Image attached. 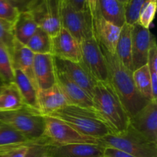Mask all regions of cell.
Wrapping results in <instances>:
<instances>
[{
  "label": "cell",
  "instance_id": "1",
  "mask_svg": "<svg viewBox=\"0 0 157 157\" xmlns=\"http://www.w3.org/2000/svg\"><path fill=\"white\" fill-rule=\"evenodd\" d=\"M100 46L107 64L109 84L130 118L139 112L149 101L143 98L136 90L133 79V71L126 67L115 54L112 55L101 44Z\"/></svg>",
  "mask_w": 157,
  "mask_h": 157
},
{
  "label": "cell",
  "instance_id": "2",
  "mask_svg": "<svg viewBox=\"0 0 157 157\" xmlns=\"http://www.w3.org/2000/svg\"><path fill=\"white\" fill-rule=\"evenodd\" d=\"M91 99L95 111L113 133L127 130L130 117L109 82H97Z\"/></svg>",
  "mask_w": 157,
  "mask_h": 157
},
{
  "label": "cell",
  "instance_id": "3",
  "mask_svg": "<svg viewBox=\"0 0 157 157\" xmlns=\"http://www.w3.org/2000/svg\"><path fill=\"white\" fill-rule=\"evenodd\" d=\"M45 116L61 120L81 134L97 140L113 133L94 109L67 104Z\"/></svg>",
  "mask_w": 157,
  "mask_h": 157
},
{
  "label": "cell",
  "instance_id": "4",
  "mask_svg": "<svg viewBox=\"0 0 157 157\" xmlns=\"http://www.w3.org/2000/svg\"><path fill=\"white\" fill-rule=\"evenodd\" d=\"M104 148H113L133 157H157V144L150 142L130 125L120 133H112L98 140Z\"/></svg>",
  "mask_w": 157,
  "mask_h": 157
},
{
  "label": "cell",
  "instance_id": "5",
  "mask_svg": "<svg viewBox=\"0 0 157 157\" xmlns=\"http://www.w3.org/2000/svg\"><path fill=\"white\" fill-rule=\"evenodd\" d=\"M0 122L12 127L32 141L42 139L44 118L38 111L24 107L19 110L0 112Z\"/></svg>",
  "mask_w": 157,
  "mask_h": 157
},
{
  "label": "cell",
  "instance_id": "6",
  "mask_svg": "<svg viewBox=\"0 0 157 157\" xmlns=\"http://www.w3.org/2000/svg\"><path fill=\"white\" fill-rule=\"evenodd\" d=\"M44 130L42 138L45 145L98 144V140L81 134L61 120L49 116H44Z\"/></svg>",
  "mask_w": 157,
  "mask_h": 157
},
{
  "label": "cell",
  "instance_id": "7",
  "mask_svg": "<svg viewBox=\"0 0 157 157\" xmlns=\"http://www.w3.org/2000/svg\"><path fill=\"white\" fill-rule=\"evenodd\" d=\"M80 44L81 52L80 63L97 82L108 83L107 64L94 32L84 38Z\"/></svg>",
  "mask_w": 157,
  "mask_h": 157
},
{
  "label": "cell",
  "instance_id": "8",
  "mask_svg": "<svg viewBox=\"0 0 157 157\" xmlns=\"http://www.w3.org/2000/svg\"><path fill=\"white\" fill-rule=\"evenodd\" d=\"M29 12L52 38L61 29V0H35Z\"/></svg>",
  "mask_w": 157,
  "mask_h": 157
},
{
  "label": "cell",
  "instance_id": "9",
  "mask_svg": "<svg viewBox=\"0 0 157 157\" xmlns=\"http://www.w3.org/2000/svg\"><path fill=\"white\" fill-rule=\"evenodd\" d=\"M61 25L79 42L94 34L92 17L88 9L78 11L61 0Z\"/></svg>",
  "mask_w": 157,
  "mask_h": 157
},
{
  "label": "cell",
  "instance_id": "10",
  "mask_svg": "<svg viewBox=\"0 0 157 157\" xmlns=\"http://www.w3.org/2000/svg\"><path fill=\"white\" fill-rule=\"evenodd\" d=\"M130 126L147 140L157 144V101H149L131 117Z\"/></svg>",
  "mask_w": 157,
  "mask_h": 157
},
{
  "label": "cell",
  "instance_id": "11",
  "mask_svg": "<svg viewBox=\"0 0 157 157\" xmlns=\"http://www.w3.org/2000/svg\"><path fill=\"white\" fill-rule=\"evenodd\" d=\"M155 40L150 29L136 23L132 28V69L133 71L147 63L148 52Z\"/></svg>",
  "mask_w": 157,
  "mask_h": 157
},
{
  "label": "cell",
  "instance_id": "12",
  "mask_svg": "<svg viewBox=\"0 0 157 157\" xmlns=\"http://www.w3.org/2000/svg\"><path fill=\"white\" fill-rule=\"evenodd\" d=\"M52 55L60 59L80 63L81 44L73 35L61 27L57 35L52 37Z\"/></svg>",
  "mask_w": 157,
  "mask_h": 157
},
{
  "label": "cell",
  "instance_id": "13",
  "mask_svg": "<svg viewBox=\"0 0 157 157\" xmlns=\"http://www.w3.org/2000/svg\"><path fill=\"white\" fill-rule=\"evenodd\" d=\"M54 61L56 69L63 72L69 79L84 89L90 97H92L97 81L81 63L60 59L55 56Z\"/></svg>",
  "mask_w": 157,
  "mask_h": 157
},
{
  "label": "cell",
  "instance_id": "14",
  "mask_svg": "<svg viewBox=\"0 0 157 157\" xmlns=\"http://www.w3.org/2000/svg\"><path fill=\"white\" fill-rule=\"evenodd\" d=\"M56 84L67 99L68 104L94 109L91 97L81 87L55 67Z\"/></svg>",
  "mask_w": 157,
  "mask_h": 157
},
{
  "label": "cell",
  "instance_id": "15",
  "mask_svg": "<svg viewBox=\"0 0 157 157\" xmlns=\"http://www.w3.org/2000/svg\"><path fill=\"white\" fill-rule=\"evenodd\" d=\"M33 73L38 90L47 89L55 85L56 84V75L53 55H35Z\"/></svg>",
  "mask_w": 157,
  "mask_h": 157
},
{
  "label": "cell",
  "instance_id": "16",
  "mask_svg": "<svg viewBox=\"0 0 157 157\" xmlns=\"http://www.w3.org/2000/svg\"><path fill=\"white\" fill-rule=\"evenodd\" d=\"M92 22L94 35L99 44L109 53L114 55L121 27L106 21L99 11L94 18H92Z\"/></svg>",
  "mask_w": 157,
  "mask_h": 157
},
{
  "label": "cell",
  "instance_id": "17",
  "mask_svg": "<svg viewBox=\"0 0 157 157\" xmlns=\"http://www.w3.org/2000/svg\"><path fill=\"white\" fill-rule=\"evenodd\" d=\"M50 157H102L104 148L98 144H74L47 145Z\"/></svg>",
  "mask_w": 157,
  "mask_h": 157
},
{
  "label": "cell",
  "instance_id": "18",
  "mask_svg": "<svg viewBox=\"0 0 157 157\" xmlns=\"http://www.w3.org/2000/svg\"><path fill=\"white\" fill-rule=\"evenodd\" d=\"M68 104L56 84L47 89L38 90V111L42 116L56 111Z\"/></svg>",
  "mask_w": 157,
  "mask_h": 157
},
{
  "label": "cell",
  "instance_id": "19",
  "mask_svg": "<svg viewBox=\"0 0 157 157\" xmlns=\"http://www.w3.org/2000/svg\"><path fill=\"white\" fill-rule=\"evenodd\" d=\"M11 57L14 69H18L22 71L37 87L33 73L35 54L27 46L15 40Z\"/></svg>",
  "mask_w": 157,
  "mask_h": 157
},
{
  "label": "cell",
  "instance_id": "20",
  "mask_svg": "<svg viewBox=\"0 0 157 157\" xmlns=\"http://www.w3.org/2000/svg\"><path fill=\"white\" fill-rule=\"evenodd\" d=\"M14 82L22 98L25 106L35 111H38V88L21 71L15 69Z\"/></svg>",
  "mask_w": 157,
  "mask_h": 157
},
{
  "label": "cell",
  "instance_id": "21",
  "mask_svg": "<svg viewBox=\"0 0 157 157\" xmlns=\"http://www.w3.org/2000/svg\"><path fill=\"white\" fill-rule=\"evenodd\" d=\"M98 11L103 18L122 27L126 23L125 5L119 0H98Z\"/></svg>",
  "mask_w": 157,
  "mask_h": 157
},
{
  "label": "cell",
  "instance_id": "22",
  "mask_svg": "<svg viewBox=\"0 0 157 157\" xmlns=\"http://www.w3.org/2000/svg\"><path fill=\"white\" fill-rule=\"evenodd\" d=\"M38 28L29 12H21L13 24V33L16 41L26 45Z\"/></svg>",
  "mask_w": 157,
  "mask_h": 157
},
{
  "label": "cell",
  "instance_id": "23",
  "mask_svg": "<svg viewBox=\"0 0 157 157\" xmlns=\"http://www.w3.org/2000/svg\"><path fill=\"white\" fill-rule=\"evenodd\" d=\"M132 28L133 25L125 23L121 27V33L116 46L115 55L123 64L133 71L132 69Z\"/></svg>",
  "mask_w": 157,
  "mask_h": 157
},
{
  "label": "cell",
  "instance_id": "24",
  "mask_svg": "<svg viewBox=\"0 0 157 157\" xmlns=\"http://www.w3.org/2000/svg\"><path fill=\"white\" fill-rule=\"evenodd\" d=\"M25 107L15 82L5 84L0 90V112L12 111Z\"/></svg>",
  "mask_w": 157,
  "mask_h": 157
},
{
  "label": "cell",
  "instance_id": "25",
  "mask_svg": "<svg viewBox=\"0 0 157 157\" xmlns=\"http://www.w3.org/2000/svg\"><path fill=\"white\" fill-rule=\"evenodd\" d=\"M40 140H30L24 135L6 124H2L0 126V153L17 146L32 144L39 142Z\"/></svg>",
  "mask_w": 157,
  "mask_h": 157
},
{
  "label": "cell",
  "instance_id": "26",
  "mask_svg": "<svg viewBox=\"0 0 157 157\" xmlns=\"http://www.w3.org/2000/svg\"><path fill=\"white\" fill-rule=\"evenodd\" d=\"M133 79L135 87L140 94L147 101H153L151 91V75L147 64L133 71Z\"/></svg>",
  "mask_w": 157,
  "mask_h": 157
},
{
  "label": "cell",
  "instance_id": "27",
  "mask_svg": "<svg viewBox=\"0 0 157 157\" xmlns=\"http://www.w3.org/2000/svg\"><path fill=\"white\" fill-rule=\"evenodd\" d=\"M26 46L35 55L52 54V38L45 31L38 27Z\"/></svg>",
  "mask_w": 157,
  "mask_h": 157
},
{
  "label": "cell",
  "instance_id": "28",
  "mask_svg": "<svg viewBox=\"0 0 157 157\" xmlns=\"http://www.w3.org/2000/svg\"><path fill=\"white\" fill-rule=\"evenodd\" d=\"M15 69L12 64L10 53L2 47H0V79L4 84L14 82Z\"/></svg>",
  "mask_w": 157,
  "mask_h": 157
},
{
  "label": "cell",
  "instance_id": "29",
  "mask_svg": "<svg viewBox=\"0 0 157 157\" xmlns=\"http://www.w3.org/2000/svg\"><path fill=\"white\" fill-rule=\"evenodd\" d=\"M15 42L13 24L0 19V47L6 48L12 55Z\"/></svg>",
  "mask_w": 157,
  "mask_h": 157
},
{
  "label": "cell",
  "instance_id": "30",
  "mask_svg": "<svg viewBox=\"0 0 157 157\" xmlns=\"http://www.w3.org/2000/svg\"><path fill=\"white\" fill-rule=\"evenodd\" d=\"M156 0H148L141 9L136 23L146 29H150L156 15Z\"/></svg>",
  "mask_w": 157,
  "mask_h": 157
},
{
  "label": "cell",
  "instance_id": "31",
  "mask_svg": "<svg viewBox=\"0 0 157 157\" xmlns=\"http://www.w3.org/2000/svg\"><path fill=\"white\" fill-rule=\"evenodd\" d=\"M148 0H128L125 5L126 23L133 25L137 22L141 9Z\"/></svg>",
  "mask_w": 157,
  "mask_h": 157
},
{
  "label": "cell",
  "instance_id": "32",
  "mask_svg": "<svg viewBox=\"0 0 157 157\" xmlns=\"http://www.w3.org/2000/svg\"><path fill=\"white\" fill-rule=\"evenodd\" d=\"M20 12L6 0H0V19L14 24Z\"/></svg>",
  "mask_w": 157,
  "mask_h": 157
},
{
  "label": "cell",
  "instance_id": "33",
  "mask_svg": "<svg viewBox=\"0 0 157 157\" xmlns=\"http://www.w3.org/2000/svg\"><path fill=\"white\" fill-rule=\"evenodd\" d=\"M25 157H50L48 152V147L44 144V140L31 144Z\"/></svg>",
  "mask_w": 157,
  "mask_h": 157
},
{
  "label": "cell",
  "instance_id": "34",
  "mask_svg": "<svg viewBox=\"0 0 157 157\" xmlns=\"http://www.w3.org/2000/svg\"><path fill=\"white\" fill-rule=\"evenodd\" d=\"M30 145L26 144L12 147L0 153V157H25Z\"/></svg>",
  "mask_w": 157,
  "mask_h": 157
},
{
  "label": "cell",
  "instance_id": "35",
  "mask_svg": "<svg viewBox=\"0 0 157 157\" xmlns=\"http://www.w3.org/2000/svg\"><path fill=\"white\" fill-rule=\"evenodd\" d=\"M147 64L150 72H157V45L156 39L152 43L151 47L149 50Z\"/></svg>",
  "mask_w": 157,
  "mask_h": 157
},
{
  "label": "cell",
  "instance_id": "36",
  "mask_svg": "<svg viewBox=\"0 0 157 157\" xmlns=\"http://www.w3.org/2000/svg\"><path fill=\"white\" fill-rule=\"evenodd\" d=\"M15 6L20 12H29L31 6L35 0H6Z\"/></svg>",
  "mask_w": 157,
  "mask_h": 157
},
{
  "label": "cell",
  "instance_id": "37",
  "mask_svg": "<svg viewBox=\"0 0 157 157\" xmlns=\"http://www.w3.org/2000/svg\"><path fill=\"white\" fill-rule=\"evenodd\" d=\"M63 1L67 2L78 11H85L87 9L86 0H63Z\"/></svg>",
  "mask_w": 157,
  "mask_h": 157
},
{
  "label": "cell",
  "instance_id": "38",
  "mask_svg": "<svg viewBox=\"0 0 157 157\" xmlns=\"http://www.w3.org/2000/svg\"><path fill=\"white\" fill-rule=\"evenodd\" d=\"M104 155L108 157H133L127 153L113 148H104Z\"/></svg>",
  "mask_w": 157,
  "mask_h": 157
},
{
  "label": "cell",
  "instance_id": "39",
  "mask_svg": "<svg viewBox=\"0 0 157 157\" xmlns=\"http://www.w3.org/2000/svg\"><path fill=\"white\" fill-rule=\"evenodd\" d=\"M86 2L87 9L92 18H94L98 12V0H86Z\"/></svg>",
  "mask_w": 157,
  "mask_h": 157
},
{
  "label": "cell",
  "instance_id": "40",
  "mask_svg": "<svg viewBox=\"0 0 157 157\" xmlns=\"http://www.w3.org/2000/svg\"><path fill=\"white\" fill-rule=\"evenodd\" d=\"M4 84H5L4 82H3V81L0 79V90H1V88L2 87V86L4 85Z\"/></svg>",
  "mask_w": 157,
  "mask_h": 157
},
{
  "label": "cell",
  "instance_id": "41",
  "mask_svg": "<svg viewBox=\"0 0 157 157\" xmlns=\"http://www.w3.org/2000/svg\"><path fill=\"white\" fill-rule=\"evenodd\" d=\"M119 1L121 2H122L123 4L126 5V4H127V1H128V0H119Z\"/></svg>",
  "mask_w": 157,
  "mask_h": 157
},
{
  "label": "cell",
  "instance_id": "42",
  "mask_svg": "<svg viewBox=\"0 0 157 157\" xmlns=\"http://www.w3.org/2000/svg\"><path fill=\"white\" fill-rule=\"evenodd\" d=\"M102 157H108V156H105V155H104V156H102Z\"/></svg>",
  "mask_w": 157,
  "mask_h": 157
},
{
  "label": "cell",
  "instance_id": "43",
  "mask_svg": "<svg viewBox=\"0 0 157 157\" xmlns=\"http://www.w3.org/2000/svg\"><path fill=\"white\" fill-rule=\"evenodd\" d=\"M2 123H1V122H0V126H1V125H2Z\"/></svg>",
  "mask_w": 157,
  "mask_h": 157
}]
</instances>
